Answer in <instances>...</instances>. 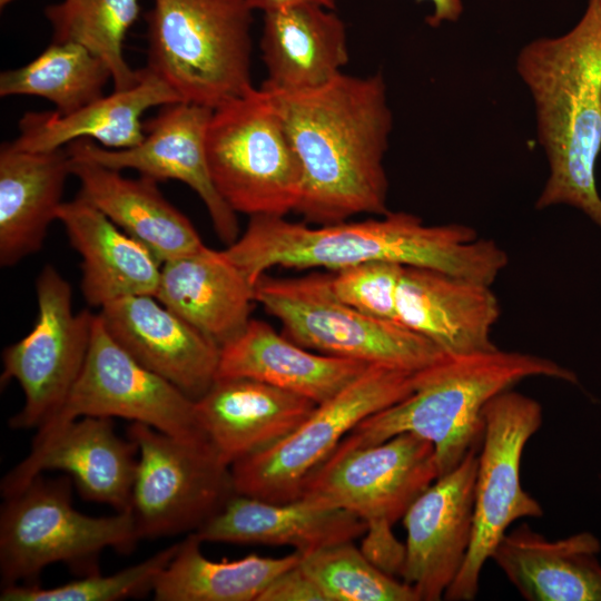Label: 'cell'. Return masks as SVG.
<instances>
[{"label":"cell","mask_w":601,"mask_h":601,"mask_svg":"<svg viewBox=\"0 0 601 601\" xmlns=\"http://www.w3.org/2000/svg\"><path fill=\"white\" fill-rule=\"evenodd\" d=\"M14 0H0V7L3 8Z\"/></svg>","instance_id":"40"},{"label":"cell","mask_w":601,"mask_h":601,"mask_svg":"<svg viewBox=\"0 0 601 601\" xmlns=\"http://www.w3.org/2000/svg\"><path fill=\"white\" fill-rule=\"evenodd\" d=\"M178 101V95L145 67L131 88L115 90L72 112H26L19 121V136L10 144L18 150L51 151L88 138L109 149L131 148L145 138L142 115Z\"/></svg>","instance_id":"24"},{"label":"cell","mask_w":601,"mask_h":601,"mask_svg":"<svg viewBox=\"0 0 601 601\" xmlns=\"http://www.w3.org/2000/svg\"><path fill=\"white\" fill-rule=\"evenodd\" d=\"M110 79L107 65L88 49L52 41L29 63L0 75V96L41 97L69 114L102 97Z\"/></svg>","instance_id":"31"},{"label":"cell","mask_w":601,"mask_h":601,"mask_svg":"<svg viewBox=\"0 0 601 601\" xmlns=\"http://www.w3.org/2000/svg\"><path fill=\"white\" fill-rule=\"evenodd\" d=\"M531 377L578 383L572 371L534 354L497 347L469 355H445L415 373V387L408 396L363 420L339 445L368 446L401 433H413L433 444L441 476L481 445L485 405Z\"/></svg>","instance_id":"4"},{"label":"cell","mask_w":601,"mask_h":601,"mask_svg":"<svg viewBox=\"0 0 601 601\" xmlns=\"http://www.w3.org/2000/svg\"><path fill=\"white\" fill-rule=\"evenodd\" d=\"M300 565L328 601H418L408 584L378 570L353 541L304 555Z\"/></svg>","instance_id":"33"},{"label":"cell","mask_w":601,"mask_h":601,"mask_svg":"<svg viewBox=\"0 0 601 601\" xmlns=\"http://www.w3.org/2000/svg\"><path fill=\"white\" fill-rule=\"evenodd\" d=\"M426 1L432 6V13L426 18V22L432 27H439L445 22H456L463 14L462 0H416Z\"/></svg>","instance_id":"38"},{"label":"cell","mask_w":601,"mask_h":601,"mask_svg":"<svg viewBox=\"0 0 601 601\" xmlns=\"http://www.w3.org/2000/svg\"><path fill=\"white\" fill-rule=\"evenodd\" d=\"M365 530L366 522L346 510L302 497L275 503L236 493L194 533L203 542L290 546L304 556L354 541Z\"/></svg>","instance_id":"21"},{"label":"cell","mask_w":601,"mask_h":601,"mask_svg":"<svg viewBox=\"0 0 601 601\" xmlns=\"http://www.w3.org/2000/svg\"><path fill=\"white\" fill-rule=\"evenodd\" d=\"M415 373L368 367L275 445L231 464L237 494L283 503L300 497L309 476L363 420L408 396Z\"/></svg>","instance_id":"9"},{"label":"cell","mask_w":601,"mask_h":601,"mask_svg":"<svg viewBox=\"0 0 601 601\" xmlns=\"http://www.w3.org/2000/svg\"><path fill=\"white\" fill-rule=\"evenodd\" d=\"M71 477L41 474L4 497L0 513L1 585H39L47 565L63 563L76 574L99 572L106 549L128 553L140 540L130 510L90 516L72 506Z\"/></svg>","instance_id":"6"},{"label":"cell","mask_w":601,"mask_h":601,"mask_svg":"<svg viewBox=\"0 0 601 601\" xmlns=\"http://www.w3.org/2000/svg\"><path fill=\"white\" fill-rule=\"evenodd\" d=\"M259 46L267 71L260 87L270 91L319 87L342 73L349 59L344 21L317 4L265 12Z\"/></svg>","instance_id":"23"},{"label":"cell","mask_w":601,"mask_h":601,"mask_svg":"<svg viewBox=\"0 0 601 601\" xmlns=\"http://www.w3.org/2000/svg\"><path fill=\"white\" fill-rule=\"evenodd\" d=\"M515 67L532 97L549 166L535 208L571 206L601 230L595 179L601 150V0H588L568 32L528 42Z\"/></svg>","instance_id":"3"},{"label":"cell","mask_w":601,"mask_h":601,"mask_svg":"<svg viewBox=\"0 0 601 601\" xmlns=\"http://www.w3.org/2000/svg\"><path fill=\"white\" fill-rule=\"evenodd\" d=\"M600 541L589 532L551 541L526 523L491 559L528 601H601Z\"/></svg>","instance_id":"27"},{"label":"cell","mask_w":601,"mask_h":601,"mask_svg":"<svg viewBox=\"0 0 601 601\" xmlns=\"http://www.w3.org/2000/svg\"><path fill=\"white\" fill-rule=\"evenodd\" d=\"M71 173L67 148L51 151L0 149V265L10 267L42 248L62 205Z\"/></svg>","instance_id":"29"},{"label":"cell","mask_w":601,"mask_h":601,"mask_svg":"<svg viewBox=\"0 0 601 601\" xmlns=\"http://www.w3.org/2000/svg\"><path fill=\"white\" fill-rule=\"evenodd\" d=\"M203 541L193 532L158 577L152 593L157 601H257L285 570L299 563L297 552L267 558L249 554L213 561L201 552Z\"/></svg>","instance_id":"30"},{"label":"cell","mask_w":601,"mask_h":601,"mask_svg":"<svg viewBox=\"0 0 601 601\" xmlns=\"http://www.w3.org/2000/svg\"><path fill=\"white\" fill-rule=\"evenodd\" d=\"M138 466V446L121 439L112 417L81 416L47 439L32 443L30 453L1 481L4 497L13 495L46 470L67 473L79 494L116 512L130 510Z\"/></svg>","instance_id":"17"},{"label":"cell","mask_w":601,"mask_h":601,"mask_svg":"<svg viewBox=\"0 0 601 601\" xmlns=\"http://www.w3.org/2000/svg\"><path fill=\"white\" fill-rule=\"evenodd\" d=\"M385 522L366 523L359 550L382 572L397 578L405 562V543H401Z\"/></svg>","instance_id":"36"},{"label":"cell","mask_w":601,"mask_h":601,"mask_svg":"<svg viewBox=\"0 0 601 601\" xmlns=\"http://www.w3.org/2000/svg\"><path fill=\"white\" fill-rule=\"evenodd\" d=\"M402 266L391 262H370L333 272L335 296L373 318L396 322V294Z\"/></svg>","instance_id":"35"},{"label":"cell","mask_w":601,"mask_h":601,"mask_svg":"<svg viewBox=\"0 0 601 601\" xmlns=\"http://www.w3.org/2000/svg\"><path fill=\"white\" fill-rule=\"evenodd\" d=\"M213 110L187 101L168 104L145 124V138L135 147L109 149L81 138L67 149L72 158L110 169H134L156 181L186 184L205 204L219 239L229 246L239 237V225L236 213L217 191L208 167L206 136Z\"/></svg>","instance_id":"15"},{"label":"cell","mask_w":601,"mask_h":601,"mask_svg":"<svg viewBox=\"0 0 601 601\" xmlns=\"http://www.w3.org/2000/svg\"><path fill=\"white\" fill-rule=\"evenodd\" d=\"M437 477L433 444L401 433L368 446L338 445L306 481L300 497L346 510L366 523L393 525Z\"/></svg>","instance_id":"14"},{"label":"cell","mask_w":601,"mask_h":601,"mask_svg":"<svg viewBox=\"0 0 601 601\" xmlns=\"http://www.w3.org/2000/svg\"><path fill=\"white\" fill-rule=\"evenodd\" d=\"M253 11L247 0H154L146 68L181 101L215 109L245 93Z\"/></svg>","instance_id":"5"},{"label":"cell","mask_w":601,"mask_h":601,"mask_svg":"<svg viewBox=\"0 0 601 601\" xmlns=\"http://www.w3.org/2000/svg\"><path fill=\"white\" fill-rule=\"evenodd\" d=\"M485 430L479 450L473 533L466 559L444 593L449 601L474 600L485 562L508 528L522 518H542L541 504L520 482V465L528 441L543 422L541 404L508 390L483 411Z\"/></svg>","instance_id":"10"},{"label":"cell","mask_w":601,"mask_h":601,"mask_svg":"<svg viewBox=\"0 0 601 601\" xmlns=\"http://www.w3.org/2000/svg\"><path fill=\"white\" fill-rule=\"evenodd\" d=\"M154 298L121 297L104 305L99 315L134 358L196 401L216 380L220 347Z\"/></svg>","instance_id":"18"},{"label":"cell","mask_w":601,"mask_h":601,"mask_svg":"<svg viewBox=\"0 0 601 601\" xmlns=\"http://www.w3.org/2000/svg\"><path fill=\"white\" fill-rule=\"evenodd\" d=\"M500 315L491 285L428 268H403L396 321L446 355L497 348L492 331Z\"/></svg>","instance_id":"19"},{"label":"cell","mask_w":601,"mask_h":601,"mask_svg":"<svg viewBox=\"0 0 601 601\" xmlns=\"http://www.w3.org/2000/svg\"><path fill=\"white\" fill-rule=\"evenodd\" d=\"M480 446L439 476L402 518L406 531L402 580L418 601H439L457 577L473 533Z\"/></svg>","instance_id":"16"},{"label":"cell","mask_w":601,"mask_h":601,"mask_svg":"<svg viewBox=\"0 0 601 601\" xmlns=\"http://www.w3.org/2000/svg\"><path fill=\"white\" fill-rule=\"evenodd\" d=\"M368 365L311 351L268 323L250 318L237 336L220 347L216 378H253L321 404Z\"/></svg>","instance_id":"22"},{"label":"cell","mask_w":601,"mask_h":601,"mask_svg":"<svg viewBox=\"0 0 601 601\" xmlns=\"http://www.w3.org/2000/svg\"><path fill=\"white\" fill-rule=\"evenodd\" d=\"M316 405L257 380L223 377L195 401V412L210 443L231 466L283 440Z\"/></svg>","instance_id":"20"},{"label":"cell","mask_w":601,"mask_h":601,"mask_svg":"<svg viewBox=\"0 0 601 601\" xmlns=\"http://www.w3.org/2000/svg\"><path fill=\"white\" fill-rule=\"evenodd\" d=\"M81 257V292L91 306L126 296H155L160 263L140 242L112 223L78 194L63 201L57 215Z\"/></svg>","instance_id":"26"},{"label":"cell","mask_w":601,"mask_h":601,"mask_svg":"<svg viewBox=\"0 0 601 601\" xmlns=\"http://www.w3.org/2000/svg\"><path fill=\"white\" fill-rule=\"evenodd\" d=\"M266 91L302 166L296 213L325 225L390 211L384 158L393 115L381 72H342L313 89Z\"/></svg>","instance_id":"1"},{"label":"cell","mask_w":601,"mask_h":601,"mask_svg":"<svg viewBox=\"0 0 601 601\" xmlns=\"http://www.w3.org/2000/svg\"><path fill=\"white\" fill-rule=\"evenodd\" d=\"M140 13V0H61L45 14L56 42H73L101 59L111 72L115 90L135 86L141 76L127 63L122 45Z\"/></svg>","instance_id":"32"},{"label":"cell","mask_w":601,"mask_h":601,"mask_svg":"<svg viewBox=\"0 0 601 601\" xmlns=\"http://www.w3.org/2000/svg\"><path fill=\"white\" fill-rule=\"evenodd\" d=\"M81 416L121 417L181 440L208 439L197 421L195 401L122 348L99 314L77 382L59 412L37 430L32 443Z\"/></svg>","instance_id":"12"},{"label":"cell","mask_w":601,"mask_h":601,"mask_svg":"<svg viewBox=\"0 0 601 601\" xmlns=\"http://www.w3.org/2000/svg\"><path fill=\"white\" fill-rule=\"evenodd\" d=\"M179 543L110 575L100 572L72 582L45 589L40 585H10L1 589V601H115L139 598L152 592L164 569L173 560Z\"/></svg>","instance_id":"34"},{"label":"cell","mask_w":601,"mask_h":601,"mask_svg":"<svg viewBox=\"0 0 601 601\" xmlns=\"http://www.w3.org/2000/svg\"><path fill=\"white\" fill-rule=\"evenodd\" d=\"M219 347L250 321L254 285L224 250L203 246L162 264L154 296Z\"/></svg>","instance_id":"25"},{"label":"cell","mask_w":601,"mask_h":601,"mask_svg":"<svg viewBox=\"0 0 601 601\" xmlns=\"http://www.w3.org/2000/svg\"><path fill=\"white\" fill-rule=\"evenodd\" d=\"M331 278L328 273L293 278L265 274L254 285V299L280 322L285 336L317 353L410 373L446 355L400 323L373 318L343 303Z\"/></svg>","instance_id":"8"},{"label":"cell","mask_w":601,"mask_h":601,"mask_svg":"<svg viewBox=\"0 0 601 601\" xmlns=\"http://www.w3.org/2000/svg\"><path fill=\"white\" fill-rule=\"evenodd\" d=\"M225 252L253 285L277 266L336 272L370 262L428 268L492 285L509 262L503 248L470 226L426 225L405 211L316 227L285 216H252L244 234Z\"/></svg>","instance_id":"2"},{"label":"cell","mask_w":601,"mask_h":601,"mask_svg":"<svg viewBox=\"0 0 601 601\" xmlns=\"http://www.w3.org/2000/svg\"><path fill=\"white\" fill-rule=\"evenodd\" d=\"M38 316L33 328L2 353L1 384L16 380L22 408L9 420L14 430L40 428L62 407L90 347L95 315L72 311L70 284L52 265L36 282Z\"/></svg>","instance_id":"13"},{"label":"cell","mask_w":601,"mask_h":601,"mask_svg":"<svg viewBox=\"0 0 601 601\" xmlns=\"http://www.w3.org/2000/svg\"><path fill=\"white\" fill-rule=\"evenodd\" d=\"M138 446L130 511L141 539L195 532L236 494L231 466L206 440H181L132 422Z\"/></svg>","instance_id":"11"},{"label":"cell","mask_w":601,"mask_h":601,"mask_svg":"<svg viewBox=\"0 0 601 601\" xmlns=\"http://www.w3.org/2000/svg\"><path fill=\"white\" fill-rule=\"evenodd\" d=\"M252 9L259 10L263 13L273 10L296 6V4H317L327 9L335 10L337 0H247Z\"/></svg>","instance_id":"39"},{"label":"cell","mask_w":601,"mask_h":601,"mask_svg":"<svg viewBox=\"0 0 601 601\" xmlns=\"http://www.w3.org/2000/svg\"><path fill=\"white\" fill-rule=\"evenodd\" d=\"M206 151L214 185L235 213L286 216L296 210L302 166L263 88L253 87L213 110Z\"/></svg>","instance_id":"7"},{"label":"cell","mask_w":601,"mask_h":601,"mask_svg":"<svg viewBox=\"0 0 601 601\" xmlns=\"http://www.w3.org/2000/svg\"><path fill=\"white\" fill-rule=\"evenodd\" d=\"M70 158L71 173L80 181L79 195L140 242L160 264L204 246L191 221L162 196L155 179L127 178L119 170Z\"/></svg>","instance_id":"28"},{"label":"cell","mask_w":601,"mask_h":601,"mask_svg":"<svg viewBox=\"0 0 601 601\" xmlns=\"http://www.w3.org/2000/svg\"><path fill=\"white\" fill-rule=\"evenodd\" d=\"M302 560V559H300ZM257 601H328L299 563L276 577Z\"/></svg>","instance_id":"37"}]
</instances>
